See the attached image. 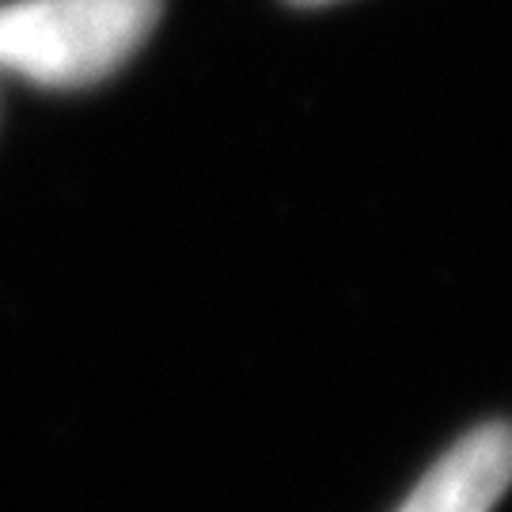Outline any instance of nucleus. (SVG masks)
<instances>
[{"instance_id": "obj_2", "label": "nucleus", "mask_w": 512, "mask_h": 512, "mask_svg": "<svg viewBox=\"0 0 512 512\" xmlns=\"http://www.w3.org/2000/svg\"><path fill=\"white\" fill-rule=\"evenodd\" d=\"M512 486V425L486 421L425 471L399 512H490Z\"/></svg>"}, {"instance_id": "obj_3", "label": "nucleus", "mask_w": 512, "mask_h": 512, "mask_svg": "<svg viewBox=\"0 0 512 512\" xmlns=\"http://www.w3.org/2000/svg\"><path fill=\"white\" fill-rule=\"evenodd\" d=\"M289 4H300V8H315V4H334V0H289Z\"/></svg>"}, {"instance_id": "obj_1", "label": "nucleus", "mask_w": 512, "mask_h": 512, "mask_svg": "<svg viewBox=\"0 0 512 512\" xmlns=\"http://www.w3.org/2000/svg\"><path fill=\"white\" fill-rule=\"evenodd\" d=\"M160 19V0L0 4V69L42 88H88L122 69Z\"/></svg>"}]
</instances>
